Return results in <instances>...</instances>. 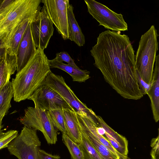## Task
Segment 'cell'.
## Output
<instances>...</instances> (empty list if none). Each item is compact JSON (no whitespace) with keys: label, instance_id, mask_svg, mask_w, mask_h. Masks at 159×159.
Masks as SVG:
<instances>
[{"label":"cell","instance_id":"obj_32","mask_svg":"<svg viewBox=\"0 0 159 159\" xmlns=\"http://www.w3.org/2000/svg\"><path fill=\"white\" fill-rule=\"evenodd\" d=\"M5 116V115H3L0 116V136L4 132L2 130V128H3V126L2 125V120L3 117Z\"/></svg>","mask_w":159,"mask_h":159},{"label":"cell","instance_id":"obj_3","mask_svg":"<svg viewBox=\"0 0 159 159\" xmlns=\"http://www.w3.org/2000/svg\"><path fill=\"white\" fill-rule=\"evenodd\" d=\"M41 2V0H3L0 5V39L6 50L22 22L35 18Z\"/></svg>","mask_w":159,"mask_h":159},{"label":"cell","instance_id":"obj_17","mask_svg":"<svg viewBox=\"0 0 159 159\" xmlns=\"http://www.w3.org/2000/svg\"><path fill=\"white\" fill-rule=\"evenodd\" d=\"M76 117L79 126L83 130L92 145L103 159H120L118 156L99 141L77 116Z\"/></svg>","mask_w":159,"mask_h":159},{"label":"cell","instance_id":"obj_12","mask_svg":"<svg viewBox=\"0 0 159 159\" xmlns=\"http://www.w3.org/2000/svg\"><path fill=\"white\" fill-rule=\"evenodd\" d=\"M30 23L24 34L18 49L16 57L17 73L25 66L37 50L32 35Z\"/></svg>","mask_w":159,"mask_h":159},{"label":"cell","instance_id":"obj_23","mask_svg":"<svg viewBox=\"0 0 159 159\" xmlns=\"http://www.w3.org/2000/svg\"><path fill=\"white\" fill-rule=\"evenodd\" d=\"M47 111L54 127L62 133H66L62 109L58 108Z\"/></svg>","mask_w":159,"mask_h":159},{"label":"cell","instance_id":"obj_8","mask_svg":"<svg viewBox=\"0 0 159 159\" xmlns=\"http://www.w3.org/2000/svg\"><path fill=\"white\" fill-rule=\"evenodd\" d=\"M88 11L93 18L108 30L115 31L128 30V25L123 16L110 9L105 5L94 0H84Z\"/></svg>","mask_w":159,"mask_h":159},{"label":"cell","instance_id":"obj_18","mask_svg":"<svg viewBox=\"0 0 159 159\" xmlns=\"http://www.w3.org/2000/svg\"><path fill=\"white\" fill-rule=\"evenodd\" d=\"M76 115L77 117L92 134L109 150L118 156L120 159H129L128 156H123L119 153L105 137L97 133L96 130V126L99 125L98 124L93 122L87 117L79 115L76 113Z\"/></svg>","mask_w":159,"mask_h":159},{"label":"cell","instance_id":"obj_16","mask_svg":"<svg viewBox=\"0 0 159 159\" xmlns=\"http://www.w3.org/2000/svg\"><path fill=\"white\" fill-rule=\"evenodd\" d=\"M73 10L72 5L70 4L67 12L69 39L81 47L83 46L85 43V37L75 18Z\"/></svg>","mask_w":159,"mask_h":159},{"label":"cell","instance_id":"obj_15","mask_svg":"<svg viewBox=\"0 0 159 159\" xmlns=\"http://www.w3.org/2000/svg\"><path fill=\"white\" fill-rule=\"evenodd\" d=\"M48 62L50 68H57L66 72L72 77L73 81L85 82L90 78V72L86 70L59 62L54 58L48 60Z\"/></svg>","mask_w":159,"mask_h":159},{"label":"cell","instance_id":"obj_25","mask_svg":"<svg viewBox=\"0 0 159 159\" xmlns=\"http://www.w3.org/2000/svg\"><path fill=\"white\" fill-rule=\"evenodd\" d=\"M7 52L4 53L0 61V89L7 81H9L8 62L9 56Z\"/></svg>","mask_w":159,"mask_h":159},{"label":"cell","instance_id":"obj_22","mask_svg":"<svg viewBox=\"0 0 159 159\" xmlns=\"http://www.w3.org/2000/svg\"><path fill=\"white\" fill-rule=\"evenodd\" d=\"M97 118L99 126L104 128L106 132L112 137L118 144L126 150L128 151V141L126 139L109 126L101 116H97Z\"/></svg>","mask_w":159,"mask_h":159},{"label":"cell","instance_id":"obj_9","mask_svg":"<svg viewBox=\"0 0 159 159\" xmlns=\"http://www.w3.org/2000/svg\"><path fill=\"white\" fill-rule=\"evenodd\" d=\"M48 16L62 39H69L68 9L69 0H42Z\"/></svg>","mask_w":159,"mask_h":159},{"label":"cell","instance_id":"obj_7","mask_svg":"<svg viewBox=\"0 0 159 159\" xmlns=\"http://www.w3.org/2000/svg\"><path fill=\"white\" fill-rule=\"evenodd\" d=\"M20 120L24 126L41 131L48 144H55L57 142V130L47 111L29 107Z\"/></svg>","mask_w":159,"mask_h":159},{"label":"cell","instance_id":"obj_5","mask_svg":"<svg viewBox=\"0 0 159 159\" xmlns=\"http://www.w3.org/2000/svg\"><path fill=\"white\" fill-rule=\"evenodd\" d=\"M43 84L56 91L79 115L87 117L94 122H98L97 115L78 99L61 76L51 72L47 76Z\"/></svg>","mask_w":159,"mask_h":159},{"label":"cell","instance_id":"obj_30","mask_svg":"<svg viewBox=\"0 0 159 159\" xmlns=\"http://www.w3.org/2000/svg\"><path fill=\"white\" fill-rule=\"evenodd\" d=\"M40 159H60V157L57 155H52L41 149L39 150Z\"/></svg>","mask_w":159,"mask_h":159},{"label":"cell","instance_id":"obj_21","mask_svg":"<svg viewBox=\"0 0 159 159\" xmlns=\"http://www.w3.org/2000/svg\"><path fill=\"white\" fill-rule=\"evenodd\" d=\"M79 127L81 133V140L78 145L82 152L83 159H103L83 130Z\"/></svg>","mask_w":159,"mask_h":159},{"label":"cell","instance_id":"obj_19","mask_svg":"<svg viewBox=\"0 0 159 159\" xmlns=\"http://www.w3.org/2000/svg\"><path fill=\"white\" fill-rule=\"evenodd\" d=\"M13 96V88L9 80L0 89V116L7 114L11 107V101Z\"/></svg>","mask_w":159,"mask_h":159},{"label":"cell","instance_id":"obj_26","mask_svg":"<svg viewBox=\"0 0 159 159\" xmlns=\"http://www.w3.org/2000/svg\"><path fill=\"white\" fill-rule=\"evenodd\" d=\"M18 135L16 130H11L3 132L0 136V150L7 148L9 144Z\"/></svg>","mask_w":159,"mask_h":159},{"label":"cell","instance_id":"obj_20","mask_svg":"<svg viewBox=\"0 0 159 159\" xmlns=\"http://www.w3.org/2000/svg\"><path fill=\"white\" fill-rule=\"evenodd\" d=\"M34 19L25 20L20 24L6 50L9 55L16 57L18 49L24 34L29 24Z\"/></svg>","mask_w":159,"mask_h":159},{"label":"cell","instance_id":"obj_28","mask_svg":"<svg viewBox=\"0 0 159 159\" xmlns=\"http://www.w3.org/2000/svg\"><path fill=\"white\" fill-rule=\"evenodd\" d=\"M152 148L150 155L151 159H159V137L152 138L151 141Z\"/></svg>","mask_w":159,"mask_h":159},{"label":"cell","instance_id":"obj_6","mask_svg":"<svg viewBox=\"0 0 159 159\" xmlns=\"http://www.w3.org/2000/svg\"><path fill=\"white\" fill-rule=\"evenodd\" d=\"M37 131L24 126L20 134L8 144L7 148L10 154L18 159H40L41 142Z\"/></svg>","mask_w":159,"mask_h":159},{"label":"cell","instance_id":"obj_24","mask_svg":"<svg viewBox=\"0 0 159 159\" xmlns=\"http://www.w3.org/2000/svg\"><path fill=\"white\" fill-rule=\"evenodd\" d=\"M62 140L67 148L70 155L71 159H83L82 152L78 144L73 141L66 133H62Z\"/></svg>","mask_w":159,"mask_h":159},{"label":"cell","instance_id":"obj_29","mask_svg":"<svg viewBox=\"0 0 159 159\" xmlns=\"http://www.w3.org/2000/svg\"><path fill=\"white\" fill-rule=\"evenodd\" d=\"M137 82L139 89L143 95L147 94L151 86L152 82L148 84L142 79L138 72L136 71Z\"/></svg>","mask_w":159,"mask_h":159},{"label":"cell","instance_id":"obj_10","mask_svg":"<svg viewBox=\"0 0 159 159\" xmlns=\"http://www.w3.org/2000/svg\"><path fill=\"white\" fill-rule=\"evenodd\" d=\"M30 24L32 38L36 48L44 50L48 44L54 29L43 6L41 7Z\"/></svg>","mask_w":159,"mask_h":159},{"label":"cell","instance_id":"obj_4","mask_svg":"<svg viewBox=\"0 0 159 159\" xmlns=\"http://www.w3.org/2000/svg\"><path fill=\"white\" fill-rule=\"evenodd\" d=\"M158 35L154 25L141 37L136 53L135 64L136 71L143 80L148 84L152 81L156 54L158 50Z\"/></svg>","mask_w":159,"mask_h":159},{"label":"cell","instance_id":"obj_14","mask_svg":"<svg viewBox=\"0 0 159 159\" xmlns=\"http://www.w3.org/2000/svg\"><path fill=\"white\" fill-rule=\"evenodd\" d=\"M66 133L73 141L79 144L81 133L78 125L76 112L69 109H62Z\"/></svg>","mask_w":159,"mask_h":159},{"label":"cell","instance_id":"obj_11","mask_svg":"<svg viewBox=\"0 0 159 159\" xmlns=\"http://www.w3.org/2000/svg\"><path fill=\"white\" fill-rule=\"evenodd\" d=\"M28 99L34 102V107L46 111L58 108L74 111L56 91L43 84L38 88Z\"/></svg>","mask_w":159,"mask_h":159},{"label":"cell","instance_id":"obj_2","mask_svg":"<svg viewBox=\"0 0 159 159\" xmlns=\"http://www.w3.org/2000/svg\"><path fill=\"white\" fill-rule=\"evenodd\" d=\"M48 60L44 50L37 48L26 65L17 73L11 82L15 102L28 99L43 84L47 76L51 72Z\"/></svg>","mask_w":159,"mask_h":159},{"label":"cell","instance_id":"obj_13","mask_svg":"<svg viewBox=\"0 0 159 159\" xmlns=\"http://www.w3.org/2000/svg\"><path fill=\"white\" fill-rule=\"evenodd\" d=\"M152 84L147 94L150 98L153 118L159 120V55L156 56Z\"/></svg>","mask_w":159,"mask_h":159},{"label":"cell","instance_id":"obj_27","mask_svg":"<svg viewBox=\"0 0 159 159\" xmlns=\"http://www.w3.org/2000/svg\"><path fill=\"white\" fill-rule=\"evenodd\" d=\"M54 59L59 62L65 61L67 62L68 65L78 67L75 63L74 60L66 52L62 51L57 53L56 54V57Z\"/></svg>","mask_w":159,"mask_h":159},{"label":"cell","instance_id":"obj_31","mask_svg":"<svg viewBox=\"0 0 159 159\" xmlns=\"http://www.w3.org/2000/svg\"><path fill=\"white\" fill-rule=\"evenodd\" d=\"M6 51V48L0 39V61Z\"/></svg>","mask_w":159,"mask_h":159},{"label":"cell","instance_id":"obj_1","mask_svg":"<svg viewBox=\"0 0 159 159\" xmlns=\"http://www.w3.org/2000/svg\"><path fill=\"white\" fill-rule=\"evenodd\" d=\"M90 52L94 65L118 94L128 99L143 97L137 82L134 51L127 35L109 30L102 32Z\"/></svg>","mask_w":159,"mask_h":159}]
</instances>
